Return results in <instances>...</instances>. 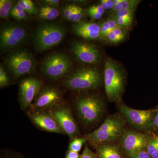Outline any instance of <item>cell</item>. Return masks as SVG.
Returning a JSON list of instances; mask_svg holds the SVG:
<instances>
[{"mask_svg":"<svg viewBox=\"0 0 158 158\" xmlns=\"http://www.w3.org/2000/svg\"><path fill=\"white\" fill-rule=\"evenodd\" d=\"M28 116L40 129L50 133L65 134L50 110H32L28 113Z\"/></svg>","mask_w":158,"mask_h":158,"instance_id":"13","label":"cell"},{"mask_svg":"<svg viewBox=\"0 0 158 158\" xmlns=\"http://www.w3.org/2000/svg\"><path fill=\"white\" fill-rule=\"evenodd\" d=\"M66 31L63 26L57 23L42 24L35 31L33 43L35 50L42 52L59 44L64 39Z\"/></svg>","mask_w":158,"mask_h":158,"instance_id":"5","label":"cell"},{"mask_svg":"<svg viewBox=\"0 0 158 158\" xmlns=\"http://www.w3.org/2000/svg\"><path fill=\"white\" fill-rule=\"evenodd\" d=\"M103 81L109 100L118 103L121 100L125 85V72L121 65L112 58L106 59Z\"/></svg>","mask_w":158,"mask_h":158,"instance_id":"2","label":"cell"},{"mask_svg":"<svg viewBox=\"0 0 158 158\" xmlns=\"http://www.w3.org/2000/svg\"><path fill=\"white\" fill-rule=\"evenodd\" d=\"M71 30L75 34L85 39H100V26L95 23L82 20L73 23Z\"/></svg>","mask_w":158,"mask_h":158,"instance_id":"16","label":"cell"},{"mask_svg":"<svg viewBox=\"0 0 158 158\" xmlns=\"http://www.w3.org/2000/svg\"><path fill=\"white\" fill-rule=\"evenodd\" d=\"M17 4L22 7L28 14L35 15L38 13L35 4L31 0H20L17 2Z\"/></svg>","mask_w":158,"mask_h":158,"instance_id":"25","label":"cell"},{"mask_svg":"<svg viewBox=\"0 0 158 158\" xmlns=\"http://www.w3.org/2000/svg\"><path fill=\"white\" fill-rule=\"evenodd\" d=\"M80 158H97L96 153L93 152L86 145L83 151V153L80 156Z\"/></svg>","mask_w":158,"mask_h":158,"instance_id":"32","label":"cell"},{"mask_svg":"<svg viewBox=\"0 0 158 158\" xmlns=\"http://www.w3.org/2000/svg\"><path fill=\"white\" fill-rule=\"evenodd\" d=\"M114 18L119 27L129 29L132 24L133 17H121L114 16Z\"/></svg>","mask_w":158,"mask_h":158,"instance_id":"27","label":"cell"},{"mask_svg":"<svg viewBox=\"0 0 158 158\" xmlns=\"http://www.w3.org/2000/svg\"><path fill=\"white\" fill-rule=\"evenodd\" d=\"M10 73L15 78L32 73L36 62L32 54L26 50H19L9 53L4 61Z\"/></svg>","mask_w":158,"mask_h":158,"instance_id":"6","label":"cell"},{"mask_svg":"<svg viewBox=\"0 0 158 158\" xmlns=\"http://www.w3.org/2000/svg\"><path fill=\"white\" fill-rule=\"evenodd\" d=\"M28 14L24 9L19 5L16 4L13 6L10 12V15L12 18L19 21L26 20L28 18Z\"/></svg>","mask_w":158,"mask_h":158,"instance_id":"23","label":"cell"},{"mask_svg":"<svg viewBox=\"0 0 158 158\" xmlns=\"http://www.w3.org/2000/svg\"><path fill=\"white\" fill-rule=\"evenodd\" d=\"M9 77L2 65L1 64L0 65V87L2 88L7 87L9 86Z\"/></svg>","mask_w":158,"mask_h":158,"instance_id":"28","label":"cell"},{"mask_svg":"<svg viewBox=\"0 0 158 158\" xmlns=\"http://www.w3.org/2000/svg\"><path fill=\"white\" fill-rule=\"evenodd\" d=\"M41 2L43 3L44 6L55 7V8L58 7L60 3V1H58V0H44V1H41Z\"/></svg>","mask_w":158,"mask_h":158,"instance_id":"34","label":"cell"},{"mask_svg":"<svg viewBox=\"0 0 158 158\" xmlns=\"http://www.w3.org/2000/svg\"><path fill=\"white\" fill-rule=\"evenodd\" d=\"M136 9H122L116 13L115 16L121 17H133Z\"/></svg>","mask_w":158,"mask_h":158,"instance_id":"31","label":"cell"},{"mask_svg":"<svg viewBox=\"0 0 158 158\" xmlns=\"http://www.w3.org/2000/svg\"><path fill=\"white\" fill-rule=\"evenodd\" d=\"M75 109L82 124L90 126L101 119L106 110V103L96 94H88L78 98L74 103Z\"/></svg>","mask_w":158,"mask_h":158,"instance_id":"3","label":"cell"},{"mask_svg":"<svg viewBox=\"0 0 158 158\" xmlns=\"http://www.w3.org/2000/svg\"><path fill=\"white\" fill-rule=\"evenodd\" d=\"M131 158H151L150 156L146 150L142 151L141 152L138 153L136 155L133 156Z\"/></svg>","mask_w":158,"mask_h":158,"instance_id":"38","label":"cell"},{"mask_svg":"<svg viewBox=\"0 0 158 158\" xmlns=\"http://www.w3.org/2000/svg\"><path fill=\"white\" fill-rule=\"evenodd\" d=\"M121 1L122 0H113V4H114V6L121 2Z\"/></svg>","mask_w":158,"mask_h":158,"instance_id":"42","label":"cell"},{"mask_svg":"<svg viewBox=\"0 0 158 158\" xmlns=\"http://www.w3.org/2000/svg\"><path fill=\"white\" fill-rule=\"evenodd\" d=\"M28 33L23 26L7 23L2 26L0 31V47L6 52L17 47L27 39Z\"/></svg>","mask_w":158,"mask_h":158,"instance_id":"9","label":"cell"},{"mask_svg":"<svg viewBox=\"0 0 158 158\" xmlns=\"http://www.w3.org/2000/svg\"><path fill=\"white\" fill-rule=\"evenodd\" d=\"M100 5L102 7L103 9L105 10L108 9L107 3L106 0H102L100 1Z\"/></svg>","mask_w":158,"mask_h":158,"instance_id":"41","label":"cell"},{"mask_svg":"<svg viewBox=\"0 0 158 158\" xmlns=\"http://www.w3.org/2000/svg\"><path fill=\"white\" fill-rule=\"evenodd\" d=\"M106 2L107 3L108 9L110 10V11H111L113 10L114 7L113 0H106Z\"/></svg>","mask_w":158,"mask_h":158,"instance_id":"40","label":"cell"},{"mask_svg":"<svg viewBox=\"0 0 158 158\" xmlns=\"http://www.w3.org/2000/svg\"><path fill=\"white\" fill-rule=\"evenodd\" d=\"M121 2L119 3V4H117V5H116V6H114L113 10L110 11L111 13H115L116 14V13H117L118 11L122 10L123 8L122 7Z\"/></svg>","mask_w":158,"mask_h":158,"instance_id":"39","label":"cell"},{"mask_svg":"<svg viewBox=\"0 0 158 158\" xmlns=\"http://www.w3.org/2000/svg\"><path fill=\"white\" fill-rule=\"evenodd\" d=\"M128 29L118 26L110 31L102 40L107 43L117 44L125 39L127 36Z\"/></svg>","mask_w":158,"mask_h":158,"instance_id":"18","label":"cell"},{"mask_svg":"<svg viewBox=\"0 0 158 158\" xmlns=\"http://www.w3.org/2000/svg\"><path fill=\"white\" fill-rule=\"evenodd\" d=\"M13 1L1 0L0 1V17L7 19L10 15V12L13 7Z\"/></svg>","mask_w":158,"mask_h":158,"instance_id":"24","label":"cell"},{"mask_svg":"<svg viewBox=\"0 0 158 158\" xmlns=\"http://www.w3.org/2000/svg\"><path fill=\"white\" fill-rule=\"evenodd\" d=\"M71 50L78 59L83 63L96 64L101 59L100 51L92 44L77 41L72 45Z\"/></svg>","mask_w":158,"mask_h":158,"instance_id":"15","label":"cell"},{"mask_svg":"<svg viewBox=\"0 0 158 158\" xmlns=\"http://www.w3.org/2000/svg\"><path fill=\"white\" fill-rule=\"evenodd\" d=\"M1 158H27L19 152L10 150H5L1 153Z\"/></svg>","mask_w":158,"mask_h":158,"instance_id":"29","label":"cell"},{"mask_svg":"<svg viewBox=\"0 0 158 158\" xmlns=\"http://www.w3.org/2000/svg\"><path fill=\"white\" fill-rule=\"evenodd\" d=\"M72 11L68 20L74 23L80 22L85 16L84 9L77 5L72 4Z\"/></svg>","mask_w":158,"mask_h":158,"instance_id":"22","label":"cell"},{"mask_svg":"<svg viewBox=\"0 0 158 158\" xmlns=\"http://www.w3.org/2000/svg\"><path fill=\"white\" fill-rule=\"evenodd\" d=\"M97 158H123L119 148L111 143L98 144L95 147Z\"/></svg>","mask_w":158,"mask_h":158,"instance_id":"17","label":"cell"},{"mask_svg":"<svg viewBox=\"0 0 158 158\" xmlns=\"http://www.w3.org/2000/svg\"><path fill=\"white\" fill-rule=\"evenodd\" d=\"M42 85L41 80L33 77H28L21 81L19 89V99L22 110H26L30 106L41 90Z\"/></svg>","mask_w":158,"mask_h":158,"instance_id":"12","label":"cell"},{"mask_svg":"<svg viewBox=\"0 0 158 158\" xmlns=\"http://www.w3.org/2000/svg\"><path fill=\"white\" fill-rule=\"evenodd\" d=\"M62 94L57 88L46 86L41 88L35 98L32 110H49L62 101Z\"/></svg>","mask_w":158,"mask_h":158,"instance_id":"14","label":"cell"},{"mask_svg":"<svg viewBox=\"0 0 158 158\" xmlns=\"http://www.w3.org/2000/svg\"><path fill=\"white\" fill-rule=\"evenodd\" d=\"M101 72L96 67L86 66L79 68L65 78L64 87L73 90H88L97 89L102 83Z\"/></svg>","mask_w":158,"mask_h":158,"instance_id":"4","label":"cell"},{"mask_svg":"<svg viewBox=\"0 0 158 158\" xmlns=\"http://www.w3.org/2000/svg\"><path fill=\"white\" fill-rule=\"evenodd\" d=\"M40 18L45 20H52L57 18L59 15V10L55 7L43 6L38 10Z\"/></svg>","mask_w":158,"mask_h":158,"instance_id":"19","label":"cell"},{"mask_svg":"<svg viewBox=\"0 0 158 158\" xmlns=\"http://www.w3.org/2000/svg\"><path fill=\"white\" fill-rule=\"evenodd\" d=\"M88 12L89 16L94 19L99 20L101 19L102 17V15L99 14L95 11L88 10Z\"/></svg>","mask_w":158,"mask_h":158,"instance_id":"36","label":"cell"},{"mask_svg":"<svg viewBox=\"0 0 158 158\" xmlns=\"http://www.w3.org/2000/svg\"><path fill=\"white\" fill-rule=\"evenodd\" d=\"M118 107L121 115L133 127L145 132H152L153 118L156 108L149 110H137L124 104H120Z\"/></svg>","mask_w":158,"mask_h":158,"instance_id":"8","label":"cell"},{"mask_svg":"<svg viewBox=\"0 0 158 158\" xmlns=\"http://www.w3.org/2000/svg\"><path fill=\"white\" fill-rule=\"evenodd\" d=\"M88 10L96 11L98 13L102 14V15L105 13L104 9H103L102 7L100 5L91 6Z\"/></svg>","mask_w":158,"mask_h":158,"instance_id":"35","label":"cell"},{"mask_svg":"<svg viewBox=\"0 0 158 158\" xmlns=\"http://www.w3.org/2000/svg\"><path fill=\"white\" fill-rule=\"evenodd\" d=\"M87 142L84 137L82 138H77L72 140L69 145V149L72 151L79 152L81 149L83 144Z\"/></svg>","mask_w":158,"mask_h":158,"instance_id":"26","label":"cell"},{"mask_svg":"<svg viewBox=\"0 0 158 158\" xmlns=\"http://www.w3.org/2000/svg\"><path fill=\"white\" fill-rule=\"evenodd\" d=\"M140 2L139 0H122L121 4L123 9H136Z\"/></svg>","mask_w":158,"mask_h":158,"instance_id":"30","label":"cell"},{"mask_svg":"<svg viewBox=\"0 0 158 158\" xmlns=\"http://www.w3.org/2000/svg\"><path fill=\"white\" fill-rule=\"evenodd\" d=\"M59 126L72 140L77 138L79 128L70 108L62 102L49 110Z\"/></svg>","mask_w":158,"mask_h":158,"instance_id":"10","label":"cell"},{"mask_svg":"<svg viewBox=\"0 0 158 158\" xmlns=\"http://www.w3.org/2000/svg\"><path fill=\"white\" fill-rule=\"evenodd\" d=\"M120 114L110 115L97 129L84 136L87 141L94 147L110 143L122 139L125 132V118Z\"/></svg>","mask_w":158,"mask_h":158,"instance_id":"1","label":"cell"},{"mask_svg":"<svg viewBox=\"0 0 158 158\" xmlns=\"http://www.w3.org/2000/svg\"><path fill=\"white\" fill-rule=\"evenodd\" d=\"M152 132L158 133V108H156L152 123Z\"/></svg>","mask_w":158,"mask_h":158,"instance_id":"33","label":"cell"},{"mask_svg":"<svg viewBox=\"0 0 158 158\" xmlns=\"http://www.w3.org/2000/svg\"><path fill=\"white\" fill-rule=\"evenodd\" d=\"M100 26L101 30L100 39L101 40L109 34L110 31L118 27L114 17L110 18L100 24Z\"/></svg>","mask_w":158,"mask_h":158,"instance_id":"20","label":"cell"},{"mask_svg":"<svg viewBox=\"0 0 158 158\" xmlns=\"http://www.w3.org/2000/svg\"><path fill=\"white\" fill-rule=\"evenodd\" d=\"M151 137L144 133L126 131L121 139L122 148L126 155L131 158L146 150Z\"/></svg>","mask_w":158,"mask_h":158,"instance_id":"11","label":"cell"},{"mask_svg":"<svg viewBox=\"0 0 158 158\" xmlns=\"http://www.w3.org/2000/svg\"><path fill=\"white\" fill-rule=\"evenodd\" d=\"M146 150L151 158H158V133L151 136Z\"/></svg>","mask_w":158,"mask_h":158,"instance_id":"21","label":"cell"},{"mask_svg":"<svg viewBox=\"0 0 158 158\" xmlns=\"http://www.w3.org/2000/svg\"><path fill=\"white\" fill-rule=\"evenodd\" d=\"M73 66L71 60L62 53H53L46 56L41 63V71L50 80L61 78L70 71Z\"/></svg>","mask_w":158,"mask_h":158,"instance_id":"7","label":"cell"},{"mask_svg":"<svg viewBox=\"0 0 158 158\" xmlns=\"http://www.w3.org/2000/svg\"><path fill=\"white\" fill-rule=\"evenodd\" d=\"M80 156L78 152L68 150L65 154V158H80Z\"/></svg>","mask_w":158,"mask_h":158,"instance_id":"37","label":"cell"}]
</instances>
